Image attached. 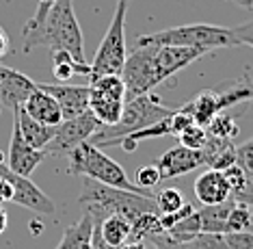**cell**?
Wrapping results in <instances>:
<instances>
[{
	"instance_id": "cell-1",
	"label": "cell",
	"mask_w": 253,
	"mask_h": 249,
	"mask_svg": "<svg viewBox=\"0 0 253 249\" xmlns=\"http://www.w3.org/2000/svg\"><path fill=\"white\" fill-rule=\"evenodd\" d=\"M45 46L50 52H67L78 65H89L84 59V39L72 0H56L48 9L43 22L24 26V50Z\"/></svg>"
},
{
	"instance_id": "cell-2",
	"label": "cell",
	"mask_w": 253,
	"mask_h": 249,
	"mask_svg": "<svg viewBox=\"0 0 253 249\" xmlns=\"http://www.w3.org/2000/svg\"><path fill=\"white\" fill-rule=\"evenodd\" d=\"M78 201L83 206V210L91 219H97V221H102L108 215H122L130 223H134L145 212H158L156 201L149 195L113 189V187H106V184L87 180V178H84L83 193H80Z\"/></svg>"
},
{
	"instance_id": "cell-3",
	"label": "cell",
	"mask_w": 253,
	"mask_h": 249,
	"mask_svg": "<svg viewBox=\"0 0 253 249\" xmlns=\"http://www.w3.org/2000/svg\"><path fill=\"white\" fill-rule=\"evenodd\" d=\"M67 171L72 176H83L87 180L106 184L113 189H122V191H130V193H141V195H149V191L139 189L134 182H130L128 173L124 171V167L113 160L108 154L102 152V148H97L95 143L84 141L78 148H74L67 154ZM154 198V195H149Z\"/></svg>"
},
{
	"instance_id": "cell-4",
	"label": "cell",
	"mask_w": 253,
	"mask_h": 249,
	"mask_svg": "<svg viewBox=\"0 0 253 249\" xmlns=\"http://www.w3.org/2000/svg\"><path fill=\"white\" fill-rule=\"evenodd\" d=\"M175 108L165 106L154 94H145L139 98H132L126 100L124 104V113L122 119L115 126H102L100 132H95L91 137V143H95L97 148H106V146H115L119 139L132 135V132H139L147 126L156 124V121L169 117Z\"/></svg>"
},
{
	"instance_id": "cell-5",
	"label": "cell",
	"mask_w": 253,
	"mask_h": 249,
	"mask_svg": "<svg viewBox=\"0 0 253 249\" xmlns=\"http://www.w3.org/2000/svg\"><path fill=\"white\" fill-rule=\"evenodd\" d=\"M136 46H175V48H199L210 52L212 48H234L236 39L232 28L216 24H184L163 31L141 35Z\"/></svg>"
},
{
	"instance_id": "cell-6",
	"label": "cell",
	"mask_w": 253,
	"mask_h": 249,
	"mask_svg": "<svg viewBox=\"0 0 253 249\" xmlns=\"http://www.w3.org/2000/svg\"><path fill=\"white\" fill-rule=\"evenodd\" d=\"M128 2L130 0H115V13L113 20L106 28V35L102 37L97 52L93 56L91 65V74L93 76H106V74H119L122 76V69L126 63V13H128Z\"/></svg>"
},
{
	"instance_id": "cell-7",
	"label": "cell",
	"mask_w": 253,
	"mask_h": 249,
	"mask_svg": "<svg viewBox=\"0 0 253 249\" xmlns=\"http://www.w3.org/2000/svg\"><path fill=\"white\" fill-rule=\"evenodd\" d=\"M126 104V85L119 74L89 78V113L102 126H115L122 119Z\"/></svg>"
},
{
	"instance_id": "cell-8",
	"label": "cell",
	"mask_w": 253,
	"mask_h": 249,
	"mask_svg": "<svg viewBox=\"0 0 253 249\" xmlns=\"http://www.w3.org/2000/svg\"><path fill=\"white\" fill-rule=\"evenodd\" d=\"M253 100V83H236L229 91H199L197 96H193L184 106L188 108V113L193 115V121L197 126H208L218 113H223L229 106H236L240 102Z\"/></svg>"
},
{
	"instance_id": "cell-9",
	"label": "cell",
	"mask_w": 253,
	"mask_h": 249,
	"mask_svg": "<svg viewBox=\"0 0 253 249\" xmlns=\"http://www.w3.org/2000/svg\"><path fill=\"white\" fill-rule=\"evenodd\" d=\"M100 128H102V124L91 113H84L74 119H65L56 126L54 139L48 143V148H45L43 152L54 154V156H67L74 148H78L80 143L91 141V137H93L95 132H100Z\"/></svg>"
},
{
	"instance_id": "cell-10",
	"label": "cell",
	"mask_w": 253,
	"mask_h": 249,
	"mask_svg": "<svg viewBox=\"0 0 253 249\" xmlns=\"http://www.w3.org/2000/svg\"><path fill=\"white\" fill-rule=\"evenodd\" d=\"M0 176L7 178L11 189H13V199H11L13 204L28 208V210L37 212V215H52L54 212V201L50 199L31 178L18 176V173H13L7 165H0Z\"/></svg>"
},
{
	"instance_id": "cell-11",
	"label": "cell",
	"mask_w": 253,
	"mask_h": 249,
	"mask_svg": "<svg viewBox=\"0 0 253 249\" xmlns=\"http://www.w3.org/2000/svg\"><path fill=\"white\" fill-rule=\"evenodd\" d=\"M39 89H43L45 94H50L56 100V104L61 108V115H63V121L89 113V85L43 83V85H39Z\"/></svg>"
},
{
	"instance_id": "cell-12",
	"label": "cell",
	"mask_w": 253,
	"mask_h": 249,
	"mask_svg": "<svg viewBox=\"0 0 253 249\" xmlns=\"http://www.w3.org/2000/svg\"><path fill=\"white\" fill-rule=\"evenodd\" d=\"M37 89V83L31 80L26 74L11 69L0 63V100L9 108H22L31 94Z\"/></svg>"
},
{
	"instance_id": "cell-13",
	"label": "cell",
	"mask_w": 253,
	"mask_h": 249,
	"mask_svg": "<svg viewBox=\"0 0 253 249\" xmlns=\"http://www.w3.org/2000/svg\"><path fill=\"white\" fill-rule=\"evenodd\" d=\"M156 167L163 180H171L177 176H186L195 171L197 167H204V156L201 149H188L182 146L169 148L167 152L156 160Z\"/></svg>"
},
{
	"instance_id": "cell-14",
	"label": "cell",
	"mask_w": 253,
	"mask_h": 249,
	"mask_svg": "<svg viewBox=\"0 0 253 249\" xmlns=\"http://www.w3.org/2000/svg\"><path fill=\"white\" fill-rule=\"evenodd\" d=\"M45 152L43 149H35L31 146H26L24 139L20 137L18 124L13 121V135H11V143H9V154H7V167L18 176L31 178L33 171L43 163Z\"/></svg>"
},
{
	"instance_id": "cell-15",
	"label": "cell",
	"mask_w": 253,
	"mask_h": 249,
	"mask_svg": "<svg viewBox=\"0 0 253 249\" xmlns=\"http://www.w3.org/2000/svg\"><path fill=\"white\" fill-rule=\"evenodd\" d=\"M195 198L201 206H216L223 204L232 198V191H229V184L223 176V171L216 169H208L195 180Z\"/></svg>"
},
{
	"instance_id": "cell-16",
	"label": "cell",
	"mask_w": 253,
	"mask_h": 249,
	"mask_svg": "<svg viewBox=\"0 0 253 249\" xmlns=\"http://www.w3.org/2000/svg\"><path fill=\"white\" fill-rule=\"evenodd\" d=\"M22 111L26 115H31L39 124L50 126V128H56L63 121V115H61V108H59V104H56V100L50 94H45L43 89H39V85L31 94V98L24 102Z\"/></svg>"
},
{
	"instance_id": "cell-17",
	"label": "cell",
	"mask_w": 253,
	"mask_h": 249,
	"mask_svg": "<svg viewBox=\"0 0 253 249\" xmlns=\"http://www.w3.org/2000/svg\"><path fill=\"white\" fill-rule=\"evenodd\" d=\"M13 121L18 124L20 137L24 139V143L31 146V148H35V149H45L48 143L54 139L56 128L39 124V121H35L31 115H26L22 108H15L13 111Z\"/></svg>"
},
{
	"instance_id": "cell-18",
	"label": "cell",
	"mask_w": 253,
	"mask_h": 249,
	"mask_svg": "<svg viewBox=\"0 0 253 249\" xmlns=\"http://www.w3.org/2000/svg\"><path fill=\"white\" fill-rule=\"evenodd\" d=\"M93 228L100 232L102 241L113 249H122L132 236V223L122 215H108L102 221L93 219Z\"/></svg>"
},
{
	"instance_id": "cell-19",
	"label": "cell",
	"mask_w": 253,
	"mask_h": 249,
	"mask_svg": "<svg viewBox=\"0 0 253 249\" xmlns=\"http://www.w3.org/2000/svg\"><path fill=\"white\" fill-rule=\"evenodd\" d=\"M236 201L229 198L216 206H199L195 210L199 221V234H225V223Z\"/></svg>"
},
{
	"instance_id": "cell-20",
	"label": "cell",
	"mask_w": 253,
	"mask_h": 249,
	"mask_svg": "<svg viewBox=\"0 0 253 249\" xmlns=\"http://www.w3.org/2000/svg\"><path fill=\"white\" fill-rule=\"evenodd\" d=\"M201 156H204L206 167L223 171L227 167L236 165V146H234V141H227V139L208 137L204 149H201Z\"/></svg>"
},
{
	"instance_id": "cell-21",
	"label": "cell",
	"mask_w": 253,
	"mask_h": 249,
	"mask_svg": "<svg viewBox=\"0 0 253 249\" xmlns=\"http://www.w3.org/2000/svg\"><path fill=\"white\" fill-rule=\"evenodd\" d=\"M91 239H93V219L83 212V217L65 230L56 249H91Z\"/></svg>"
},
{
	"instance_id": "cell-22",
	"label": "cell",
	"mask_w": 253,
	"mask_h": 249,
	"mask_svg": "<svg viewBox=\"0 0 253 249\" xmlns=\"http://www.w3.org/2000/svg\"><path fill=\"white\" fill-rule=\"evenodd\" d=\"M76 74H91V65H78L67 52H52V76L59 80V85H65V80L74 78Z\"/></svg>"
},
{
	"instance_id": "cell-23",
	"label": "cell",
	"mask_w": 253,
	"mask_h": 249,
	"mask_svg": "<svg viewBox=\"0 0 253 249\" xmlns=\"http://www.w3.org/2000/svg\"><path fill=\"white\" fill-rule=\"evenodd\" d=\"M232 232H253V208L236 201L225 223V234Z\"/></svg>"
},
{
	"instance_id": "cell-24",
	"label": "cell",
	"mask_w": 253,
	"mask_h": 249,
	"mask_svg": "<svg viewBox=\"0 0 253 249\" xmlns=\"http://www.w3.org/2000/svg\"><path fill=\"white\" fill-rule=\"evenodd\" d=\"M208 130V137H216V139H227V141H234L236 137L240 135V126L236 121L234 115H225V113H218L214 119L206 126Z\"/></svg>"
},
{
	"instance_id": "cell-25",
	"label": "cell",
	"mask_w": 253,
	"mask_h": 249,
	"mask_svg": "<svg viewBox=\"0 0 253 249\" xmlns=\"http://www.w3.org/2000/svg\"><path fill=\"white\" fill-rule=\"evenodd\" d=\"M154 201H156V208L160 215H171V212L180 210L186 204L180 189H163L158 195H154Z\"/></svg>"
},
{
	"instance_id": "cell-26",
	"label": "cell",
	"mask_w": 253,
	"mask_h": 249,
	"mask_svg": "<svg viewBox=\"0 0 253 249\" xmlns=\"http://www.w3.org/2000/svg\"><path fill=\"white\" fill-rule=\"evenodd\" d=\"M177 139H180V146H182V148H188V149H204L206 141H208V130H206L204 126L193 124V126H188V128L184 130Z\"/></svg>"
},
{
	"instance_id": "cell-27",
	"label": "cell",
	"mask_w": 253,
	"mask_h": 249,
	"mask_svg": "<svg viewBox=\"0 0 253 249\" xmlns=\"http://www.w3.org/2000/svg\"><path fill=\"white\" fill-rule=\"evenodd\" d=\"M160 182H163V178H160V171H158L156 165H143L134 173V184L139 189H143V191L154 189Z\"/></svg>"
},
{
	"instance_id": "cell-28",
	"label": "cell",
	"mask_w": 253,
	"mask_h": 249,
	"mask_svg": "<svg viewBox=\"0 0 253 249\" xmlns=\"http://www.w3.org/2000/svg\"><path fill=\"white\" fill-rule=\"evenodd\" d=\"M191 249H229L223 234H197L188 243Z\"/></svg>"
},
{
	"instance_id": "cell-29",
	"label": "cell",
	"mask_w": 253,
	"mask_h": 249,
	"mask_svg": "<svg viewBox=\"0 0 253 249\" xmlns=\"http://www.w3.org/2000/svg\"><path fill=\"white\" fill-rule=\"evenodd\" d=\"M195 212V204H184L180 210H175V212H171V215H160V228H163V232H169L171 228H175L180 221H184L186 217H191Z\"/></svg>"
},
{
	"instance_id": "cell-30",
	"label": "cell",
	"mask_w": 253,
	"mask_h": 249,
	"mask_svg": "<svg viewBox=\"0 0 253 249\" xmlns=\"http://www.w3.org/2000/svg\"><path fill=\"white\" fill-rule=\"evenodd\" d=\"M236 165L243 167L247 173H253V137L236 146Z\"/></svg>"
},
{
	"instance_id": "cell-31",
	"label": "cell",
	"mask_w": 253,
	"mask_h": 249,
	"mask_svg": "<svg viewBox=\"0 0 253 249\" xmlns=\"http://www.w3.org/2000/svg\"><path fill=\"white\" fill-rule=\"evenodd\" d=\"M245 169L243 167H238V165H232V167H227V169H223V176H225V180L229 184V191H232V195L234 193H238L240 189H243V184H245Z\"/></svg>"
},
{
	"instance_id": "cell-32",
	"label": "cell",
	"mask_w": 253,
	"mask_h": 249,
	"mask_svg": "<svg viewBox=\"0 0 253 249\" xmlns=\"http://www.w3.org/2000/svg\"><path fill=\"white\" fill-rule=\"evenodd\" d=\"M223 236L229 249H253V232H232Z\"/></svg>"
},
{
	"instance_id": "cell-33",
	"label": "cell",
	"mask_w": 253,
	"mask_h": 249,
	"mask_svg": "<svg viewBox=\"0 0 253 249\" xmlns=\"http://www.w3.org/2000/svg\"><path fill=\"white\" fill-rule=\"evenodd\" d=\"M232 199L238 201V204H247V206L253 208V173H245L243 189H240L238 193H234Z\"/></svg>"
},
{
	"instance_id": "cell-34",
	"label": "cell",
	"mask_w": 253,
	"mask_h": 249,
	"mask_svg": "<svg viewBox=\"0 0 253 249\" xmlns=\"http://www.w3.org/2000/svg\"><path fill=\"white\" fill-rule=\"evenodd\" d=\"M232 33H234V39L238 46H249V48H253V20L247 22V24L234 26Z\"/></svg>"
},
{
	"instance_id": "cell-35",
	"label": "cell",
	"mask_w": 253,
	"mask_h": 249,
	"mask_svg": "<svg viewBox=\"0 0 253 249\" xmlns=\"http://www.w3.org/2000/svg\"><path fill=\"white\" fill-rule=\"evenodd\" d=\"M149 241L156 245V249H191L188 247V243H173L171 239H167L165 232L158 234V236H152Z\"/></svg>"
},
{
	"instance_id": "cell-36",
	"label": "cell",
	"mask_w": 253,
	"mask_h": 249,
	"mask_svg": "<svg viewBox=\"0 0 253 249\" xmlns=\"http://www.w3.org/2000/svg\"><path fill=\"white\" fill-rule=\"evenodd\" d=\"M13 199V189H11L9 180L4 176H0V204H4V201H11Z\"/></svg>"
},
{
	"instance_id": "cell-37",
	"label": "cell",
	"mask_w": 253,
	"mask_h": 249,
	"mask_svg": "<svg viewBox=\"0 0 253 249\" xmlns=\"http://www.w3.org/2000/svg\"><path fill=\"white\" fill-rule=\"evenodd\" d=\"M11 50V39H9V35L7 31H4L2 26H0V59H2L4 54Z\"/></svg>"
},
{
	"instance_id": "cell-38",
	"label": "cell",
	"mask_w": 253,
	"mask_h": 249,
	"mask_svg": "<svg viewBox=\"0 0 253 249\" xmlns=\"http://www.w3.org/2000/svg\"><path fill=\"white\" fill-rule=\"evenodd\" d=\"M7 223H9V215L4 212V208L0 206V234H2L4 230H7Z\"/></svg>"
},
{
	"instance_id": "cell-39",
	"label": "cell",
	"mask_w": 253,
	"mask_h": 249,
	"mask_svg": "<svg viewBox=\"0 0 253 249\" xmlns=\"http://www.w3.org/2000/svg\"><path fill=\"white\" fill-rule=\"evenodd\" d=\"M232 2H238L240 7H247V9L253 7V0H232Z\"/></svg>"
},
{
	"instance_id": "cell-40",
	"label": "cell",
	"mask_w": 253,
	"mask_h": 249,
	"mask_svg": "<svg viewBox=\"0 0 253 249\" xmlns=\"http://www.w3.org/2000/svg\"><path fill=\"white\" fill-rule=\"evenodd\" d=\"M39 2H43V4H54L56 0H39Z\"/></svg>"
},
{
	"instance_id": "cell-41",
	"label": "cell",
	"mask_w": 253,
	"mask_h": 249,
	"mask_svg": "<svg viewBox=\"0 0 253 249\" xmlns=\"http://www.w3.org/2000/svg\"><path fill=\"white\" fill-rule=\"evenodd\" d=\"M0 165H2V154H0Z\"/></svg>"
}]
</instances>
